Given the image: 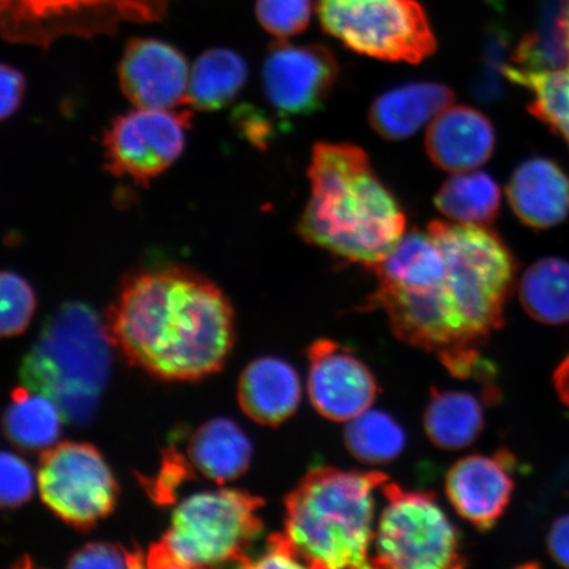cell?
<instances>
[{
	"label": "cell",
	"mask_w": 569,
	"mask_h": 569,
	"mask_svg": "<svg viewBox=\"0 0 569 569\" xmlns=\"http://www.w3.org/2000/svg\"><path fill=\"white\" fill-rule=\"evenodd\" d=\"M104 326L112 346L132 366L167 381H193L219 371L233 345L230 301L187 266L128 276Z\"/></svg>",
	"instance_id": "6da1fadb"
},
{
	"label": "cell",
	"mask_w": 569,
	"mask_h": 569,
	"mask_svg": "<svg viewBox=\"0 0 569 569\" xmlns=\"http://www.w3.org/2000/svg\"><path fill=\"white\" fill-rule=\"evenodd\" d=\"M309 178L311 196L297 224L306 243L369 269L386 259L407 219L368 154L348 142H318Z\"/></svg>",
	"instance_id": "7a4b0ae2"
},
{
	"label": "cell",
	"mask_w": 569,
	"mask_h": 569,
	"mask_svg": "<svg viewBox=\"0 0 569 569\" xmlns=\"http://www.w3.org/2000/svg\"><path fill=\"white\" fill-rule=\"evenodd\" d=\"M388 481L379 471L312 469L284 500V533L306 567H372L375 490Z\"/></svg>",
	"instance_id": "3957f363"
},
{
	"label": "cell",
	"mask_w": 569,
	"mask_h": 569,
	"mask_svg": "<svg viewBox=\"0 0 569 569\" xmlns=\"http://www.w3.org/2000/svg\"><path fill=\"white\" fill-rule=\"evenodd\" d=\"M111 347L106 326L89 306L66 303L26 356L21 379L52 400L67 421L88 422L110 373Z\"/></svg>",
	"instance_id": "277c9868"
},
{
	"label": "cell",
	"mask_w": 569,
	"mask_h": 569,
	"mask_svg": "<svg viewBox=\"0 0 569 569\" xmlns=\"http://www.w3.org/2000/svg\"><path fill=\"white\" fill-rule=\"evenodd\" d=\"M445 254V293L467 343L479 350L503 323V308L517 264L503 240L487 226L431 222L429 230Z\"/></svg>",
	"instance_id": "5b68a950"
},
{
	"label": "cell",
	"mask_w": 569,
	"mask_h": 569,
	"mask_svg": "<svg viewBox=\"0 0 569 569\" xmlns=\"http://www.w3.org/2000/svg\"><path fill=\"white\" fill-rule=\"evenodd\" d=\"M264 501L237 489L187 498L166 533L149 549V568L246 567L249 549L262 531L258 511Z\"/></svg>",
	"instance_id": "8992f818"
},
{
	"label": "cell",
	"mask_w": 569,
	"mask_h": 569,
	"mask_svg": "<svg viewBox=\"0 0 569 569\" xmlns=\"http://www.w3.org/2000/svg\"><path fill=\"white\" fill-rule=\"evenodd\" d=\"M320 27L350 51L419 63L437 51L429 17L417 0H318Z\"/></svg>",
	"instance_id": "52a82bcc"
},
{
	"label": "cell",
	"mask_w": 569,
	"mask_h": 569,
	"mask_svg": "<svg viewBox=\"0 0 569 569\" xmlns=\"http://www.w3.org/2000/svg\"><path fill=\"white\" fill-rule=\"evenodd\" d=\"M172 0H0V31L12 44L48 48L62 38L94 39L126 23H159Z\"/></svg>",
	"instance_id": "ba28073f"
},
{
	"label": "cell",
	"mask_w": 569,
	"mask_h": 569,
	"mask_svg": "<svg viewBox=\"0 0 569 569\" xmlns=\"http://www.w3.org/2000/svg\"><path fill=\"white\" fill-rule=\"evenodd\" d=\"M386 497L375 532L372 567L453 569L465 567L457 529L436 496L383 482Z\"/></svg>",
	"instance_id": "9c48e42d"
},
{
	"label": "cell",
	"mask_w": 569,
	"mask_h": 569,
	"mask_svg": "<svg viewBox=\"0 0 569 569\" xmlns=\"http://www.w3.org/2000/svg\"><path fill=\"white\" fill-rule=\"evenodd\" d=\"M36 482L47 507L76 529L94 528L116 507L118 483L101 452L88 443L48 448Z\"/></svg>",
	"instance_id": "30bf717a"
},
{
	"label": "cell",
	"mask_w": 569,
	"mask_h": 569,
	"mask_svg": "<svg viewBox=\"0 0 569 569\" xmlns=\"http://www.w3.org/2000/svg\"><path fill=\"white\" fill-rule=\"evenodd\" d=\"M191 122L190 111L140 107L117 117L103 133L107 172L147 188L180 159Z\"/></svg>",
	"instance_id": "8fae6325"
},
{
	"label": "cell",
	"mask_w": 569,
	"mask_h": 569,
	"mask_svg": "<svg viewBox=\"0 0 569 569\" xmlns=\"http://www.w3.org/2000/svg\"><path fill=\"white\" fill-rule=\"evenodd\" d=\"M338 76V61L329 48L277 40L262 67V88L282 119L309 117L323 109Z\"/></svg>",
	"instance_id": "7c38bea8"
},
{
	"label": "cell",
	"mask_w": 569,
	"mask_h": 569,
	"mask_svg": "<svg viewBox=\"0 0 569 569\" xmlns=\"http://www.w3.org/2000/svg\"><path fill=\"white\" fill-rule=\"evenodd\" d=\"M312 407L333 422H348L372 407L375 376L348 348L330 339L315 341L308 351Z\"/></svg>",
	"instance_id": "4fadbf2b"
},
{
	"label": "cell",
	"mask_w": 569,
	"mask_h": 569,
	"mask_svg": "<svg viewBox=\"0 0 569 569\" xmlns=\"http://www.w3.org/2000/svg\"><path fill=\"white\" fill-rule=\"evenodd\" d=\"M118 76L124 97L140 109L173 110L188 104L187 57L169 42L131 39L119 61Z\"/></svg>",
	"instance_id": "5bb4252c"
},
{
	"label": "cell",
	"mask_w": 569,
	"mask_h": 569,
	"mask_svg": "<svg viewBox=\"0 0 569 569\" xmlns=\"http://www.w3.org/2000/svg\"><path fill=\"white\" fill-rule=\"evenodd\" d=\"M508 452L493 457L472 455L461 459L447 473L446 492L455 510L480 530L492 529L503 515L513 493Z\"/></svg>",
	"instance_id": "9a60e30c"
},
{
	"label": "cell",
	"mask_w": 569,
	"mask_h": 569,
	"mask_svg": "<svg viewBox=\"0 0 569 569\" xmlns=\"http://www.w3.org/2000/svg\"><path fill=\"white\" fill-rule=\"evenodd\" d=\"M492 123L468 106L448 107L433 119L426 134L430 159L447 172H469L486 163L495 151Z\"/></svg>",
	"instance_id": "2e32d148"
},
{
	"label": "cell",
	"mask_w": 569,
	"mask_h": 569,
	"mask_svg": "<svg viewBox=\"0 0 569 569\" xmlns=\"http://www.w3.org/2000/svg\"><path fill=\"white\" fill-rule=\"evenodd\" d=\"M508 198L522 223L551 229L569 216V177L550 159L526 160L510 178Z\"/></svg>",
	"instance_id": "e0dca14e"
},
{
	"label": "cell",
	"mask_w": 569,
	"mask_h": 569,
	"mask_svg": "<svg viewBox=\"0 0 569 569\" xmlns=\"http://www.w3.org/2000/svg\"><path fill=\"white\" fill-rule=\"evenodd\" d=\"M300 376L289 362L261 358L241 373L239 405L254 422L277 426L295 415L301 401Z\"/></svg>",
	"instance_id": "ac0fdd59"
},
{
	"label": "cell",
	"mask_w": 569,
	"mask_h": 569,
	"mask_svg": "<svg viewBox=\"0 0 569 569\" xmlns=\"http://www.w3.org/2000/svg\"><path fill=\"white\" fill-rule=\"evenodd\" d=\"M453 101V91L445 84H405L376 99L369 110V123L383 139H408L451 107Z\"/></svg>",
	"instance_id": "d6986e66"
},
{
	"label": "cell",
	"mask_w": 569,
	"mask_h": 569,
	"mask_svg": "<svg viewBox=\"0 0 569 569\" xmlns=\"http://www.w3.org/2000/svg\"><path fill=\"white\" fill-rule=\"evenodd\" d=\"M382 287L426 291L442 287L447 266L442 249L429 231H410L386 259L371 268Z\"/></svg>",
	"instance_id": "ffe728a7"
},
{
	"label": "cell",
	"mask_w": 569,
	"mask_h": 569,
	"mask_svg": "<svg viewBox=\"0 0 569 569\" xmlns=\"http://www.w3.org/2000/svg\"><path fill=\"white\" fill-rule=\"evenodd\" d=\"M188 455L197 471L223 483L238 479L251 462L252 446L246 433L229 419L204 423L191 436Z\"/></svg>",
	"instance_id": "44dd1931"
},
{
	"label": "cell",
	"mask_w": 569,
	"mask_h": 569,
	"mask_svg": "<svg viewBox=\"0 0 569 569\" xmlns=\"http://www.w3.org/2000/svg\"><path fill=\"white\" fill-rule=\"evenodd\" d=\"M247 78L243 57L229 48L209 49L190 71L188 104L204 112L222 110L243 90Z\"/></svg>",
	"instance_id": "7402d4cb"
},
{
	"label": "cell",
	"mask_w": 569,
	"mask_h": 569,
	"mask_svg": "<svg viewBox=\"0 0 569 569\" xmlns=\"http://www.w3.org/2000/svg\"><path fill=\"white\" fill-rule=\"evenodd\" d=\"M481 402L467 391L432 389L425 412L427 437L443 450L471 446L483 429Z\"/></svg>",
	"instance_id": "603a6c76"
},
{
	"label": "cell",
	"mask_w": 569,
	"mask_h": 569,
	"mask_svg": "<svg viewBox=\"0 0 569 569\" xmlns=\"http://www.w3.org/2000/svg\"><path fill=\"white\" fill-rule=\"evenodd\" d=\"M63 416L44 395L23 387L13 390L3 429L13 446L26 451H46L60 437Z\"/></svg>",
	"instance_id": "cb8c5ba5"
},
{
	"label": "cell",
	"mask_w": 569,
	"mask_h": 569,
	"mask_svg": "<svg viewBox=\"0 0 569 569\" xmlns=\"http://www.w3.org/2000/svg\"><path fill=\"white\" fill-rule=\"evenodd\" d=\"M519 300L540 323L569 322V262L558 258L533 262L519 282Z\"/></svg>",
	"instance_id": "d4e9b609"
},
{
	"label": "cell",
	"mask_w": 569,
	"mask_h": 569,
	"mask_svg": "<svg viewBox=\"0 0 569 569\" xmlns=\"http://www.w3.org/2000/svg\"><path fill=\"white\" fill-rule=\"evenodd\" d=\"M437 209L461 224L489 226L501 208V191L493 178L482 172L457 173L440 187Z\"/></svg>",
	"instance_id": "484cf974"
},
{
	"label": "cell",
	"mask_w": 569,
	"mask_h": 569,
	"mask_svg": "<svg viewBox=\"0 0 569 569\" xmlns=\"http://www.w3.org/2000/svg\"><path fill=\"white\" fill-rule=\"evenodd\" d=\"M507 80L531 91L529 111L569 147V66L557 70L522 71L508 66Z\"/></svg>",
	"instance_id": "4316f807"
},
{
	"label": "cell",
	"mask_w": 569,
	"mask_h": 569,
	"mask_svg": "<svg viewBox=\"0 0 569 569\" xmlns=\"http://www.w3.org/2000/svg\"><path fill=\"white\" fill-rule=\"evenodd\" d=\"M345 439L348 451L367 465H387L407 446L401 425L387 412L371 409L348 421Z\"/></svg>",
	"instance_id": "83f0119b"
},
{
	"label": "cell",
	"mask_w": 569,
	"mask_h": 569,
	"mask_svg": "<svg viewBox=\"0 0 569 569\" xmlns=\"http://www.w3.org/2000/svg\"><path fill=\"white\" fill-rule=\"evenodd\" d=\"M0 331L3 338L17 337L31 322L36 308L33 289L23 277L6 270L0 277Z\"/></svg>",
	"instance_id": "f1b7e54d"
},
{
	"label": "cell",
	"mask_w": 569,
	"mask_h": 569,
	"mask_svg": "<svg viewBox=\"0 0 569 569\" xmlns=\"http://www.w3.org/2000/svg\"><path fill=\"white\" fill-rule=\"evenodd\" d=\"M256 19L270 36L287 40L309 27L312 0H256Z\"/></svg>",
	"instance_id": "f546056e"
},
{
	"label": "cell",
	"mask_w": 569,
	"mask_h": 569,
	"mask_svg": "<svg viewBox=\"0 0 569 569\" xmlns=\"http://www.w3.org/2000/svg\"><path fill=\"white\" fill-rule=\"evenodd\" d=\"M2 475H0V500L4 508H18L30 500L34 478L24 460L10 452L2 453Z\"/></svg>",
	"instance_id": "4dcf8cb0"
},
{
	"label": "cell",
	"mask_w": 569,
	"mask_h": 569,
	"mask_svg": "<svg viewBox=\"0 0 569 569\" xmlns=\"http://www.w3.org/2000/svg\"><path fill=\"white\" fill-rule=\"evenodd\" d=\"M140 552H130L122 546L91 543L78 550L69 560L71 568H137L142 567Z\"/></svg>",
	"instance_id": "1f68e13d"
},
{
	"label": "cell",
	"mask_w": 569,
	"mask_h": 569,
	"mask_svg": "<svg viewBox=\"0 0 569 569\" xmlns=\"http://www.w3.org/2000/svg\"><path fill=\"white\" fill-rule=\"evenodd\" d=\"M249 568H303L300 553L287 533H273L268 539L264 552L248 565Z\"/></svg>",
	"instance_id": "d6a6232c"
},
{
	"label": "cell",
	"mask_w": 569,
	"mask_h": 569,
	"mask_svg": "<svg viewBox=\"0 0 569 569\" xmlns=\"http://www.w3.org/2000/svg\"><path fill=\"white\" fill-rule=\"evenodd\" d=\"M233 123L241 137L258 148H266L274 137L273 123L252 106L239 107L233 112Z\"/></svg>",
	"instance_id": "836d02e7"
},
{
	"label": "cell",
	"mask_w": 569,
	"mask_h": 569,
	"mask_svg": "<svg viewBox=\"0 0 569 569\" xmlns=\"http://www.w3.org/2000/svg\"><path fill=\"white\" fill-rule=\"evenodd\" d=\"M26 77L17 68L2 63L0 68V117L9 119L19 110L26 94Z\"/></svg>",
	"instance_id": "e575fe53"
},
{
	"label": "cell",
	"mask_w": 569,
	"mask_h": 569,
	"mask_svg": "<svg viewBox=\"0 0 569 569\" xmlns=\"http://www.w3.org/2000/svg\"><path fill=\"white\" fill-rule=\"evenodd\" d=\"M549 551L555 561L569 568V516L555 521L549 532Z\"/></svg>",
	"instance_id": "d590c367"
},
{
	"label": "cell",
	"mask_w": 569,
	"mask_h": 569,
	"mask_svg": "<svg viewBox=\"0 0 569 569\" xmlns=\"http://www.w3.org/2000/svg\"><path fill=\"white\" fill-rule=\"evenodd\" d=\"M553 383L561 401L569 407V356L555 372Z\"/></svg>",
	"instance_id": "8d00e7d4"
},
{
	"label": "cell",
	"mask_w": 569,
	"mask_h": 569,
	"mask_svg": "<svg viewBox=\"0 0 569 569\" xmlns=\"http://www.w3.org/2000/svg\"><path fill=\"white\" fill-rule=\"evenodd\" d=\"M559 17L561 30H563L566 44L569 52V0H560Z\"/></svg>",
	"instance_id": "74e56055"
}]
</instances>
